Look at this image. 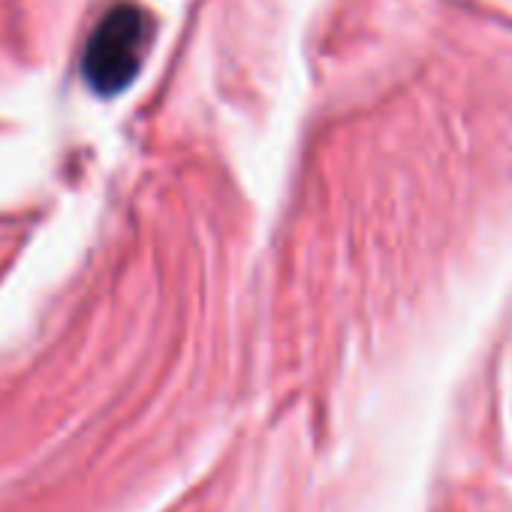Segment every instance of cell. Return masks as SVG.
<instances>
[{"label": "cell", "instance_id": "obj_1", "mask_svg": "<svg viewBox=\"0 0 512 512\" xmlns=\"http://www.w3.org/2000/svg\"><path fill=\"white\" fill-rule=\"evenodd\" d=\"M148 52V16L133 4L112 7L88 37L82 73L97 94L124 91L142 70Z\"/></svg>", "mask_w": 512, "mask_h": 512}]
</instances>
